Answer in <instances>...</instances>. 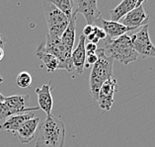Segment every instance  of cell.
Returning <instances> with one entry per match:
<instances>
[{"label": "cell", "mask_w": 155, "mask_h": 147, "mask_svg": "<svg viewBox=\"0 0 155 147\" xmlns=\"http://www.w3.org/2000/svg\"><path fill=\"white\" fill-rule=\"evenodd\" d=\"M97 50H98V47H97V44H95L88 43V44H85L86 54H96Z\"/></svg>", "instance_id": "obj_23"}, {"label": "cell", "mask_w": 155, "mask_h": 147, "mask_svg": "<svg viewBox=\"0 0 155 147\" xmlns=\"http://www.w3.org/2000/svg\"><path fill=\"white\" fill-rule=\"evenodd\" d=\"M4 100H5V97L3 96L1 93H0V104L3 103V102H4Z\"/></svg>", "instance_id": "obj_28"}, {"label": "cell", "mask_w": 155, "mask_h": 147, "mask_svg": "<svg viewBox=\"0 0 155 147\" xmlns=\"http://www.w3.org/2000/svg\"><path fill=\"white\" fill-rule=\"evenodd\" d=\"M4 44H5V41H4V39H3L2 35H0V47H3Z\"/></svg>", "instance_id": "obj_26"}, {"label": "cell", "mask_w": 155, "mask_h": 147, "mask_svg": "<svg viewBox=\"0 0 155 147\" xmlns=\"http://www.w3.org/2000/svg\"><path fill=\"white\" fill-rule=\"evenodd\" d=\"M117 90V80L111 77L101 86L99 94H98L97 103L101 110L108 112L114 104V95Z\"/></svg>", "instance_id": "obj_6"}, {"label": "cell", "mask_w": 155, "mask_h": 147, "mask_svg": "<svg viewBox=\"0 0 155 147\" xmlns=\"http://www.w3.org/2000/svg\"><path fill=\"white\" fill-rule=\"evenodd\" d=\"M93 26H97L101 29L104 30V32L107 35V38L110 40H115L123 35H126V33L132 31L131 29L126 27L120 22H113L104 20L103 18L97 19Z\"/></svg>", "instance_id": "obj_8"}, {"label": "cell", "mask_w": 155, "mask_h": 147, "mask_svg": "<svg viewBox=\"0 0 155 147\" xmlns=\"http://www.w3.org/2000/svg\"><path fill=\"white\" fill-rule=\"evenodd\" d=\"M77 7L73 13H81L84 16L87 25L93 26L97 19L101 17V12L98 9L96 0H77Z\"/></svg>", "instance_id": "obj_7"}, {"label": "cell", "mask_w": 155, "mask_h": 147, "mask_svg": "<svg viewBox=\"0 0 155 147\" xmlns=\"http://www.w3.org/2000/svg\"><path fill=\"white\" fill-rule=\"evenodd\" d=\"M4 57V51H3V47H0V60Z\"/></svg>", "instance_id": "obj_27"}, {"label": "cell", "mask_w": 155, "mask_h": 147, "mask_svg": "<svg viewBox=\"0 0 155 147\" xmlns=\"http://www.w3.org/2000/svg\"><path fill=\"white\" fill-rule=\"evenodd\" d=\"M43 7L48 29L47 36L51 40H60L61 35L69 23V19L48 0L44 1Z\"/></svg>", "instance_id": "obj_4"}, {"label": "cell", "mask_w": 155, "mask_h": 147, "mask_svg": "<svg viewBox=\"0 0 155 147\" xmlns=\"http://www.w3.org/2000/svg\"><path fill=\"white\" fill-rule=\"evenodd\" d=\"M92 33L98 38V39H99V41L105 40L106 38H107V35H106V33L104 32V30L99 28V27H97V26H93V32Z\"/></svg>", "instance_id": "obj_21"}, {"label": "cell", "mask_w": 155, "mask_h": 147, "mask_svg": "<svg viewBox=\"0 0 155 147\" xmlns=\"http://www.w3.org/2000/svg\"><path fill=\"white\" fill-rule=\"evenodd\" d=\"M98 59L93 65L91 74H90V91L93 100L97 102L98 94H99L101 86L105 81H107L113 75V66L114 59L108 57L105 54L103 47L98 48L96 51Z\"/></svg>", "instance_id": "obj_2"}, {"label": "cell", "mask_w": 155, "mask_h": 147, "mask_svg": "<svg viewBox=\"0 0 155 147\" xmlns=\"http://www.w3.org/2000/svg\"><path fill=\"white\" fill-rule=\"evenodd\" d=\"M30 101V96L29 95H14L11 97H6L3 103L5 104V106L11 110L15 114H25L26 112L30 111H38L39 107H33L30 108L28 107V103Z\"/></svg>", "instance_id": "obj_9"}, {"label": "cell", "mask_w": 155, "mask_h": 147, "mask_svg": "<svg viewBox=\"0 0 155 147\" xmlns=\"http://www.w3.org/2000/svg\"><path fill=\"white\" fill-rule=\"evenodd\" d=\"M39 118H34L30 120H27L25 123L22 124V126L14 133V135L23 144L30 143L35 137L36 131L38 129V126H39Z\"/></svg>", "instance_id": "obj_12"}, {"label": "cell", "mask_w": 155, "mask_h": 147, "mask_svg": "<svg viewBox=\"0 0 155 147\" xmlns=\"http://www.w3.org/2000/svg\"><path fill=\"white\" fill-rule=\"evenodd\" d=\"M65 139V127L60 119L54 116H47V119L39 126L35 147H63Z\"/></svg>", "instance_id": "obj_1"}, {"label": "cell", "mask_w": 155, "mask_h": 147, "mask_svg": "<svg viewBox=\"0 0 155 147\" xmlns=\"http://www.w3.org/2000/svg\"><path fill=\"white\" fill-rule=\"evenodd\" d=\"M86 39L89 41V43H92V44H97V43H99V39H98L93 33L91 34V35H89L88 37H86Z\"/></svg>", "instance_id": "obj_25"}, {"label": "cell", "mask_w": 155, "mask_h": 147, "mask_svg": "<svg viewBox=\"0 0 155 147\" xmlns=\"http://www.w3.org/2000/svg\"><path fill=\"white\" fill-rule=\"evenodd\" d=\"M51 88V83L50 82L48 84H44L41 88H37L35 90L38 96V101H39V108L46 113L47 116H51V110L54 106Z\"/></svg>", "instance_id": "obj_11"}, {"label": "cell", "mask_w": 155, "mask_h": 147, "mask_svg": "<svg viewBox=\"0 0 155 147\" xmlns=\"http://www.w3.org/2000/svg\"><path fill=\"white\" fill-rule=\"evenodd\" d=\"M97 59H98V56H97L96 54H86L85 63L91 66V65L95 64L96 61H97Z\"/></svg>", "instance_id": "obj_22"}, {"label": "cell", "mask_w": 155, "mask_h": 147, "mask_svg": "<svg viewBox=\"0 0 155 147\" xmlns=\"http://www.w3.org/2000/svg\"><path fill=\"white\" fill-rule=\"evenodd\" d=\"M33 79L31 74L27 71H22L18 74L16 78V84L21 88H29L31 87Z\"/></svg>", "instance_id": "obj_19"}, {"label": "cell", "mask_w": 155, "mask_h": 147, "mask_svg": "<svg viewBox=\"0 0 155 147\" xmlns=\"http://www.w3.org/2000/svg\"><path fill=\"white\" fill-rule=\"evenodd\" d=\"M34 118H35V114H34V112L11 116L5 120L4 123L0 126V129L15 133L22 126V124L25 123L27 120H30Z\"/></svg>", "instance_id": "obj_15"}, {"label": "cell", "mask_w": 155, "mask_h": 147, "mask_svg": "<svg viewBox=\"0 0 155 147\" xmlns=\"http://www.w3.org/2000/svg\"><path fill=\"white\" fill-rule=\"evenodd\" d=\"M105 54L112 59L119 60L123 64H128L137 59L138 54L134 51L130 36L123 35L115 40L105 39Z\"/></svg>", "instance_id": "obj_3"}, {"label": "cell", "mask_w": 155, "mask_h": 147, "mask_svg": "<svg viewBox=\"0 0 155 147\" xmlns=\"http://www.w3.org/2000/svg\"><path fill=\"white\" fill-rule=\"evenodd\" d=\"M149 19V16H147L142 5L137 7L134 10H131L130 13L127 14L120 22L126 27L131 29L132 31L139 27H142L143 25H146V21Z\"/></svg>", "instance_id": "obj_10"}, {"label": "cell", "mask_w": 155, "mask_h": 147, "mask_svg": "<svg viewBox=\"0 0 155 147\" xmlns=\"http://www.w3.org/2000/svg\"><path fill=\"white\" fill-rule=\"evenodd\" d=\"M143 3H144V1H142V0H139V1H137V0H124L118 6L110 11L111 21L119 22L120 19L130 13L131 10L142 5Z\"/></svg>", "instance_id": "obj_14"}, {"label": "cell", "mask_w": 155, "mask_h": 147, "mask_svg": "<svg viewBox=\"0 0 155 147\" xmlns=\"http://www.w3.org/2000/svg\"><path fill=\"white\" fill-rule=\"evenodd\" d=\"M85 41L86 38L81 35L79 37V43L75 50L71 54V61L74 66L75 71L78 74H82L84 70L85 60H86V51H85Z\"/></svg>", "instance_id": "obj_13"}, {"label": "cell", "mask_w": 155, "mask_h": 147, "mask_svg": "<svg viewBox=\"0 0 155 147\" xmlns=\"http://www.w3.org/2000/svg\"><path fill=\"white\" fill-rule=\"evenodd\" d=\"M93 32V26H90V25H86L84 29H83V36L85 38L88 37L89 35H91Z\"/></svg>", "instance_id": "obj_24"}, {"label": "cell", "mask_w": 155, "mask_h": 147, "mask_svg": "<svg viewBox=\"0 0 155 147\" xmlns=\"http://www.w3.org/2000/svg\"><path fill=\"white\" fill-rule=\"evenodd\" d=\"M51 2L70 20L73 14V1L71 0H51Z\"/></svg>", "instance_id": "obj_18"}, {"label": "cell", "mask_w": 155, "mask_h": 147, "mask_svg": "<svg viewBox=\"0 0 155 147\" xmlns=\"http://www.w3.org/2000/svg\"><path fill=\"white\" fill-rule=\"evenodd\" d=\"M137 54L141 55L142 58L155 57V47L151 43L148 34V25H144L140 31L132 34L130 37Z\"/></svg>", "instance_id": "obj_5"}, {"label": "cell", "mask_w": 155, "mask_h": 147, "mask_svg": "<svg viewBox=\"0 0 155 147\" xmlns=\"http://www.w3.org/2000/svg\"><path fill=\"white\" fill-rule=\"evenodd\" d=\"M14 115H16V114L13 113L11 110H9V109L5 106L4 103L0 104V126L4 123V122L9 118V116H14Z\"/></svg>", "instance_id": "obj_20"}, {"label": "cell", "mask_w": 155, "mask_h": 147, "mask_svg": "<svg viewBox=\"0 0 155 147\" xmlns=\"http://www.w3.org/2000/svg\"><path fill=\"white\" fill-rule=\"evenodd\" d=\"M2 82H3V78L1 77V75H0V84H1Z\"/></svg>", "instance_id": "obj_29"}, {"label": "cell", "mask_w": 155, "mask_h": 147, "mask_svg": "<svg viewBox=\"0 0 155 147\" xmlns=\"http://www.w3.org/2000/svg\"><path fill=\"white\" fill-rule=\"evenodd\" d=\"M76 14L73 13L72 17L69 20V23L67 25L65 31L63 32L60 38V41L64 47H66L69 50H73L75 43V32H76Z\"/></svg>", "instance_id": "obj_16"}, {"label": "cell", "mask_w": 155, "mask_h": 147, "mask_svg": "<svg viewBox=\"0 0 155 147\" xmlns=\"http://www.w3.org/2000/svg\"><path fill=\"white\" fill-rule=\"evenodd\" d=\"M37 56L44 62L48 72H54V71H55L56 69H58L59 63H58V58H56L54 55L48 54V52L45 51L43 50V47H41V46L38 47Z\"/></svg>", "instance_id": "obj_17"}]
</instances>
